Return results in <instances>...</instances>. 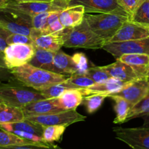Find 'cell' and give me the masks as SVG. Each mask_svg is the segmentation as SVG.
Listing matches in <instances>:
<instances>
[{"mask_svg": "<svg viewBox=\"0 0 149 149\" xmlns=\"http://www.w3.org/2000/svg\"><path fill=\"white\" fill-rule=\"evenodd\" d=\"M10 71L15 79L37 91L63 82L69 77L68 75L41 69L29 63L10 69Z\"/></svg>", "mask_w": 149, "mask_h": 149, "instance_id": "cell-1", "label": "cell"}, {"mask_svg": "<svg viewBox=\"0 0 149 149\" xmlns=\"http://www.w3.org/2000/svg\"><path fill=\"white\" fill-rule=\"evenodd\" d=\"M61 35L64 47L97 49L103 48L106 44L103 39L95 34L84 19L81 24L73 28H65Z\"/></svg>", "mask_w": 149, "mask_h": 149, "instance_id": "cell-2", "label": "cell"}, {"mask_svg": "<svg viewBox=\"0 0 149 149\" xmlns=\"http://www.w3.org/2000/svg\"><path fill=\"white\" fill-rule=\"evenodd\" d=\"M45 99L37 90L20 82L15 84L10 81L0 84V100L14 107L23 109L32 102Z\"/></svg>", "mask_w": 149, "mask_h": 149, "instance_id": "cell-3", "label": "cell"}, {"mask_svg": "<svg viewBox=\"0 0 149 149\" xmlns=\"http://www.w3.org/2000/svg\"><path fill=\"white\" fill-rule=\"evenodd\" d=\"M84 19L91 30L106 43L130 17L110 13H98L97 15L85 13Z\"/></svg>", "mask_w": 149, "mask_h": 149, "instance_id": "cell-4", "label": "cell"}, {"mask_svg": "<svg viewBox=\"0 0 149 149\" xmlns=\"http://www.w3.org/2000/svg\"><path fill=\"white\" fill-rule=\"evenodd\" d=\"M0 27L12 33L30 36L32 26L31 17L23 13L4 7L0 10Z\"/></svg>", "mask_w": 149, "mask_h": 149, "instance_id": "cell-5", "label": "cell"}, {"mask_svg": "<svg viewBox=\"0 0 149 149\" xmlns=\"http://www.w3.org/2000/svg\"><path fill=\"white\" fill-rule=\"evenodd\" d=\"M69 6V0H53L49 2H17L10 0L5 7L33 17L45 12H61Z\"/></svg>", "mask_w": 149, "mask_h": 149, "instance_id": "cell-6", "label": "cell"}, {"mask_svg": "<svg viewBox=\"0 0 149 149\" xmlns=\"http://www.w3.org/2000/svg\"><path fill=\"white\" fill-rule=\"evenodd\" d=\"M43 129L44 127L41 125L26 119L14 123L0 125V130L13 132L20 138L33 142L49 145V143H45L42 138Z\"/></svg>", "mask_w": 149, "mask_h": 149, "instance_id": "cell-7", "label": "cell"}, {"mask_svg": "<svg viewBox=\"0 0 149 149\" xmlns=\"http://www.w3.org/2000/svg\"><path fill=\"white\" fill-rule=\"evenodd\" d=\"M116 139L132 149H149V127L113 128Z\"/></svg>", "mask_w": 149, "mask_h": 149, "instance_id": "cell-8", "label": "cell"}, {"mask_svg": "<svg viewBox=\"0 0 149 149\" xmlns=\"http://www.w3.org/2000/svg\"><path fill=\"white\" fill-rule=\"evenodd\" d=\"M103 49L116 59L125 54H146L149 55V37L125 42H107Z\"/></svg>", "mask_w": 149, "mask_h": 149, "instance_id": "cell-9", "label": "cell"}, {"mask_svg": "<svg viewBox=\"0 0 149 149\" xmlns=\"http://www.w3.org/2000/svg\"><path fill=\"white\" fill-rule=\"evenodd\" d=\"M81 5L85 13H110L129 17L118 0H69V6Z\"/></svg>", "mask_w": 149, "mask_h": 149, "instance_id": "cell-10", "label": "cell"}, {"mask_svg": "<svg viewBox=\"0 0 149 149\" xmlns=\"http://www.w3.org/2000/svg\"><path fill=\"white\" fill-rule=\"evenodd\" d=\"M86 116L80 114L75 110H68L58 113H50L42 116H35L25 117L29 121L41 125L43 127L50 125H69L79 122H83L86 119Z\"/></svg>", "mask_w": 149, "mask_h": 149, "instance_id": "cell-11", "label": "cell"}, {"mask_svg": "<svg viewBox=\"0 0 149 149\" xmlns=\"http://www.w3.org/2000/svg\"><path fill=\"white\" fill-rule=\"evenodd\" d=\"M35 45L14 44L6 47L4 51V61L9 69L29 63L34 55Z\"/></svg>", "mask_w": 149, "mask_h": 149, "instance_id": "cell-12", "label": "cell"}, {"mask_svg": "<svg viewBox=\"0 0 149 149\" xmlns=\"http://www.w3.org/2000/svg\"><path fill=\"white\" fill-rule=\"evenodd\" d=\"M148 91L149 78H142L130 81L119 93L111 95L120 96L126 99L130 103L132 108L146 95Z\"/></svg>", "mask_w": 149, "mask_h": 149, "instance_id": "cell-13", "label": "cell"}, {"mask_svg": "<svg viewBox=\"0 0 149 149\" xmlns=\"http://www.w3.org/2000/svg\"><path fill=\"white\" fill-rule=\"evenodd\" d=\"M147 37H149V27L134 23L129 19L108 42H125Z\"/></svg>", "mask_w": 149, "mask_h": 149, "instance_id": "cell-14", "label": "cell"}, {"mask_svg": "<svg viewBox=\"0 0 149 149\" xmlns=\"http://www.w3.org/2000/svg\"><path fill=\"white\" fill-rule=\"evenodd\" d=\"M22 110L24 113L25 117L47 115L65 111L57 106L54 98L42 99V100L32 102L24 106Z\"/></svg>", "mask_w": 149, "mask_h": 149, "instance_id": "cell-15", "label": "cell"}, {"mask_svg": "<svg viewBox=\"0 0 149 149\" xmlns=\"http://www.w3.org/2000/svg\"><path fill=\"white\" fill-rule=\"evenodd\" d=\"M102 67L111 78L116 79L124 82H130L140 79L130 65L118 59L113 63Z\"/></svg>", "mask_w": 149, "mask_h": 149, "instance_id": "cell-16", "label": "cell"}, {"mask_svg": "<svg viewBox=\"0 0 149 149\" xmlns=\"http://www.w3.org/2000/svg\"><path fill=\"white\" fill-rule=\"evenodd\" d=\"M128 82H124L116 79L111 78L108 81L100 84H95L93 86L84 89H79L84 96L93 94H106L107 95L119 93L124 87H126Z\"/></svg>", "mask_w": 149, "mask_h": 149, "instance_id": "cell-17", "label": "cell"}, {"mask_svg": "<svg viewBox=\"0 0 149 149\" xmlns=\"http://www.w3.org/2000/svg\"><path fill=\"white\" fill-rule=\"evenodd\" d=\"M84 7L81 5L68 6L60 12V21L65 28H73L81 24L84 19Z\"/></svg>", "mask_w": 149, "mask_h": 149, "instance_id": "cell-18", "label": "cell"}, {"mask_svg": "<svg viewBox=\"0 0 149 149\" xmlns=\"http://www.w3.org/2000/svg\"><path fill=\"white\" fill-rule=\"evenodd\" d=\"M84 95L79 89H68L59 97L54 98L58 106L65 111L75 110L82 103Z\"/></svg>", "mask_w": 149, "mask_h": 149, "instance_id": "cell-19", "label": "cell"}, {"mask_svg": "<svg viewBox=\"0 0 149 149\" xmlns=\"http://www.w3.org/2000/svg\"><path fill=\"white\" fill-rule=\"evenodd\" d=\"M54 66L55 73L59 74L71 75L78 71V68L72 56L61 50L55 52L54 54Z\"/></svg>", "mask_w": 149, "mask_h": 149, "instance_id": "cell-20", "label": "cell"}, {"mask_svg": "<svg viewBox=\"0 0 149 149\" xmlns=\"http://www.w3.org/2000/svg\"><path fill=\"white\" fill-rule=\"evenodd\" d=\"M54 54L55 52L52 51L36 47L34 55L29 63L41 69L55 73L54 66Z\"/></svg>", "mask_w": 149, "mask_h": 149, "instance_id": "cell-21", "label": "cell"}, {"mask_svg": "<svg viewBox=\"0 0 149 149\" xmlns=\"http://www.w3.org/2000/svg\"><path fill=\"white\" fill-rule=\"evenodd\" d=\"M33 42H34L35 47H36L42 48L54 52L60 50L64 45L61 32L50 33V34L40 35L35 38Z\"/></svg>", "mask_w": 149, "mask_h": 149, "instance_id": "cell-22", "label": "cell"}, {"mask_svg": "<svg viewBox=\"0 0 149 149\" xmlns=\"http://www.w3.org/2000/svg\"><path fill=\"white\" fill-rule=\"evenodd\" d=\"M25 119L22 109L0 102V125L20 122Z\"/></svg>", "mask_w": 149, "mask_h": 149, "instance_id": "cell-23", "label": "cell"}, {"mask_svg": "<svg viewBox=\"0 0 149 149\" xmlns=\"http://www.w3.org/2000/svg\"><path fill=\"white\" fill-rule=\"evenodd\" d=\"M108 97H110L114 101V111L116 113V117L113 120V123H125V120L129 114L130 111L132 109L130 103L126 99L114 95H108Z\"/></svg>", "mask_w": 149, "mask_h": 149, "instance_id": "cell-24", "label": "cell"}, {"mask_svg": "<svg viewBox=\"0 0 149 149\" xmlns=\"http://www.w3.org/2000/svg\"><path fill=\"white\" fill-rule=\"evenodd\" d=\"M30 144L45 145V144L38 143H35L31 141L25 139V138H20L18 135H15V134L13 133V132H7V131L2 130H0V147L30 145Z\"/></svg>", "mask_w": 149, "mask_h": 149, "instance_id": "cell-25", "label": "cell"}, {"mask_svg": "<svg viewBox=\"0 0 149 149\" xmlns=\"http://www.w3.org/2000/svg\"><path fill=\"white\" fill-rule=\"evenodd\" d=\"M63 83L68 89H84L95 84V81L88 77L78 73L70 75Z\"/></svg>", "mask_w": 149, "mask_h": 149, "instance_id": "cell-26", "label": "cell"}, {"mask_svg": "<svg viewBox=\"0 0 149 149\" xmlns=\"http://www.w3.org/2000/svg\"><path fill=\"white\" fill-rule=\"evenodd\" d=\"M67 126L65 125H50L44 127L42 138L47 143L60 142L62 140Z\"/></svg>", "mask_w": 149, "mask_h": 149, "instance_id": "cell-27", "label": "cell"}, {"mask_svg": "<svg viewBox=\"0 0 149 149\" xmlns=\"http://www.w3.org/2000/svg\"><path fill=\"white\" fill-rule=\"evenodd\" d=\"M131 21L149 27V0H143L130 18Z\"/></svg>", "mask_w": 149, "mask_h": 149, "instance_id": "cell-28", "label": "cell"}, {"mask_svg": "<svg viewBox=\"0 0 149 149\" xmlns=\"http://www.w3.org/2000/svg\"><path fill=\"white\" fill-rule=\"evenodd\" d=\"M149 113V91L146 95L135 106H134L130 111V113L127 117L125 122L130 121L131 119L138 117H143Z\"/></svg>", "mask_w": 149, "mask_h": 149, "instance_id": "cell-29", "label": "cell"}, {"mask_svg": "<svg viewBox=\"0 0 149 149\" xmlns=\"http://www.w3.org/2000/svg\"><path fill=\"white\" fill-rule=\"evenodd\" d=\"M106 97H108V95L106 94H93L84 96L82 102L88 113L92 114L100 109Z\"/></svg>", "mask_w": 149, "mask_h": 149, "instance_id": "cell-30", "label": "cell"}, {"mask_svg": "<svg viewBox=\"0 0 149 149\" xmlns=\"http://www.w3.org/2000/svg\"><path fill=\"white\" fill-rule=\"evenodd\" d=\"M60 12H52L48 17L47 27L41 31V35L60 33L65 29L59 19Z\"/></svg>", "mask_w": 149, "mask_h": 149, "instance_id": "cell-31", "label": "cell"}, {"mask_svg": "<svg viewBox=\"0 0 149 149\" xmlns=\"http://www.w3.org/2000/svg\"><path fill=\"white\" fill-rule=\"evenodd\" d=\"M85 75L94 81L95 84L103 83L111 79L110 76L102 66H93L89 68Z\"/></svg>", "mask_w": 149, "mask_h": 149, "instance_id": "cell-32", "label": "cell"}, {"mask_svg": "<svg viewBox=\"0 0 149 149\" xmlns=\"http://www.w3.org/2000/svg\"><path fill=\"white\" fill-rule=\"evenodd\" d=\"M68 90V87H65L63 83L54 84L49 87L39 90V93L45 97V99H53L59 97L65 90Z\"/></svg>", "mask_w": 149, "mask_h": 149, "instance_id": "cell-33", "label": "cell"}, {"mask_svg": "<svg viewBox=\"0 0 149 149\" xmlns=\"http://www.w3.org/2000/svg\"><path fill=\"white\" fill-rule=\"evenodd\" d=\"M52 12H45L36 14L31 17L32 26L33 29L39 31H43L47 27V20Z\"/></svg>", "mask_w": 149, "mask_h": 149, "instance_id": "cell-34", "label": "cell"}, {"mask_svg": "<svg viewBox=\"0 0 149 149\" xmlns=\"http://www.w3.org/2000/svg\"><path fill=\"white\" fill-rule=\"evenodd\" d=\"M77 68L78 71L77 73L80 74H84L85 75L88 70V60L86 55L84 53L79 52V53L74 54L72 56Z\"/></svg>", "mask_w": 149, "mask_h": 149, "instance_id": "cell-35", "label": "cell"}, {"mask_svg": "<svg viewBox=\"0 0 149 149\" xmlns=\"http://www.w3.org/2000/svg\"><path fill=\"white\" fill-rule=\"evenodd\" d=\"M8 45L14 44H24V45H34V42L30 36L20 34V33H11L7 39Z\"/></svg>", "mask_w": 149, "mask_h": 149, "instance_id": "cell-36", "label": "cell"}, {"mask_svg": "<svg viewBox=\"0 0 149 149\" xmlns=\"http://www.w3.org/2000/svg\"><path fill=\"white\" fill-rule=\"evenodd\" d=\"M0 149H64L58 145L52 143L49 145H37V144H30V145L14 146L0 147Z\"/></svg>", "mask_w": 149, "mask_h": 149, "instance_id": "cell-37", "label": "cell"}, {"mask_svg": "<svg viewBox=\"0 0 149 149\" xmlns=\"http://www.w3.org/2000/svg\"><path fill=\"white\" fill-rule=\"evenodd\" d=\"M143 1V0H118L121 6L128 13V15H130V18Z\"/></svg>", "mask_w": 149, "mask_h": 149, "instance_id": "cell-38", "label": "cell"}, {"mask_svg": "<svg viewBox=\"0 0 149 149\" xmlns=\"http://www.w3.org/2000/svg\"><path fill=\"white\" fill-rule=\"evenodd\" d=\"M11 32L2 27H0V52H4L8 45L7 43V39L8 36L11 34Z\"/></svg>", "mask_w": 149, "mask_h": 149, "instance_id": "cell-39", "label": "cell"}, {"mask_svg": "<svg viewBox=\"0 0 149 149\" xmlns=\"http://www.w3.org/2000/svg\"><path fill=\"white\" fill-rule=\"evenodd\" d=\"M13 77L11 71L8 68L0 67V84L10 81Z\"/></svg>", "mask_w": 149, "mask_h": 149, "instance_id": "cell-40", "label": "cell"}, {"mask_svg": "<svg viewBox=\"0 0 149 149\" xmlns=\"http://www.w3.org/2000/svg\"><path fill=\"white\" fill-rule=\"evenodd\" d=\"M17 2H49L53 0H13Z\"/></svg>", "mask_w": 149, "mask_h": 149, "instance_id": "cell-41", "label": "cell"}, {"mask_svg": "<svg viewBox=\"0 0 149 149\" xmlns=\"http://www.w3.org/2000/svg\"><path fill=\"white\" fill-rule=\"evenodd\" d=\"M0 67H4V68H7V65H6L5 61H4V52H0Z\"/></svg>", "mask_w": 149, "mask_h": 149, "instance_id": "cell-42", "label": "cell"}, {"mask_svg": "<svg viewBox=\"0 0 149 149\" xmlns=\"http://www.w3.org/2000/svg\"><path fill=\"white\" fill-rule=\"evenodd\" d=\"M143 125L142 127H149V113L148 114L146 115V116H143Z\"/></svg>", "mask_w": 149, "mask_h": 149, "instance_id": "cell-43", "label": "cell"}, {"mask_svg": "<svg viewBox=\"0 0 149 149\" xmlns=\"http://www.w3.org/2000/svg\"><path fill=\"white\" fill-rule=\"evenodd\" d=\"M10 1V0H0V10L4 8Z\"/></svg>", "mask_w": 149, "mask_h": 149, "instance_id": "cell-44", "label": "cell"}, {"mask_svg": "<svg viewBox=\"0 0 149 149\" xmlns=\"http://www.w3.org/2000/svg\"><path fill=\"white\" fill-rule=\"evenodd\" d=\"M0 102H1V100H0Z\"/></svg>", "mask_w": 149, "mask_h": 149, "instance_id": "cell-45", "label": "cell"}]
</instances>
